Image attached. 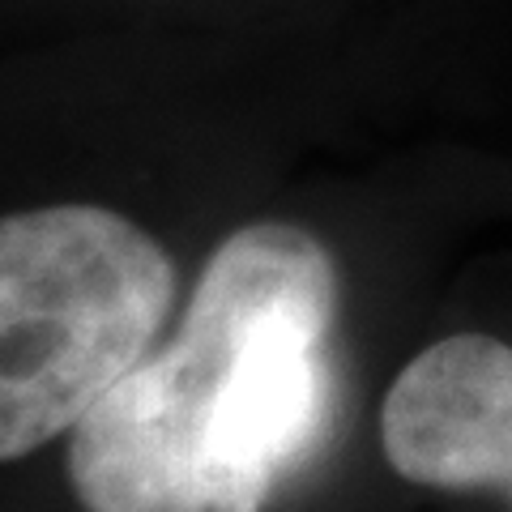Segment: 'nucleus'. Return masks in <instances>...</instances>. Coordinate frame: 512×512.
<instances>
[{
	"label": "nucleus",
	"instance_id": "f257e3e1",
	"mask_svg": "<svg viewBox=\"0 0 512 512\" xmlns=\"http://www.w3.org/2000/svg\"><path fill=\"white\" fill-rule=\"evenodd\" d=\"M338 269L295 222H248L205 261L163 350L69 431L86 512H261L329 431Z\"/></svg>",
	"mask_w": 512,
	"mask_h": 512
},
{
	"label": "nucleus",
	"instance_id": "f03ea898",
	"mask_svg": "<svg viewBox=\"0 0 512 512\" xmlns=\"http://www.w3.org/2000/svg\"><path fill=\"white\" fill-rule=\"evenodd\" d=\"M175 265L103 205L0 214V461L39 453L154 350Z\"/></svg>",
	"mask_w": 512,
	"mask_h": 512
},
{
	"label": "nucleus",
	"instance_id": "7ed1b4c3",
	"mask_svg": "<svg viewBox=\"0 0 512 512\" xmlns=\"http://www.w3.org/2000/svg\"><path fill=\"white\" fill-rule=\"evenodd\" d=\"M380 444L406 483L512 504V346L453 333L419 350L384 397Z\"/></svg>",
	"mask_w": 512,
	"mask_h": 512
}]
</instances>
